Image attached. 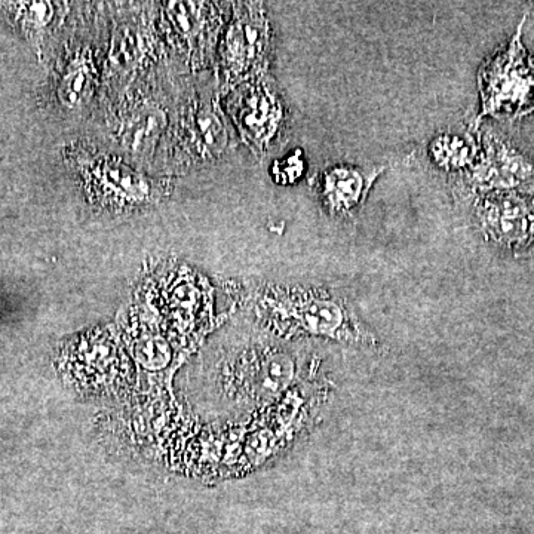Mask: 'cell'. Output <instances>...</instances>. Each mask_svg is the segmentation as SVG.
Returning a JSON list of instances; mask_svg holds the SVG:
<instances>
[{
  "label": "cell",
  "mask_w": 534,
  "mask_h": 534,
  "mask_svg": "<svg viewBox=\"0 0 534 534\" xmlns=\"http://www.w3.org/2000/svg\"><path fill=\"white\" fill-rule=\"evenodd\" d=\"M521 29L523 24L508 48L497 52L480 70V119H517L534 112V58L521 44Z\"/></svg>",
  "instance_id": "obj_1"
},
{
  "label": "cell",
  "mask_w": 534,
  "mask_h": 534,
  "mask_svg": "<svg viewBox=\"0 0 534 534\" xmlns=\"http://www.w3.org/2000/svg\"><path fill=\"white\" fill-rule=\"evenodd\" d=\"M266 308L282 327L342 342H371L343 300L325 291L278 294L267 297Z\"/></svg>",
  "instance_id": "obj_2"
},
{
  "label": "cell",
  "mask_w": 534,
  "mask_h": 534,
  "mask_svg": "<svg viewBox=\"0 0 534 534\" xmlns=\"http://www.w3.org/2000/svg\"><path fill=\"white\" fill-rule=\"evenodd\" d=\"M478 220L491 241L521 247L534 238V199L523 193H497L484 199Z\"/></svg>",
  "instance_id": "obj_3"
},
{
  "label": "cell",
  "mask_w": 534,
  "mask_h": 534,
  "mask_svg": "<svg viewBox=\"0 0 534 534\" xmlns=\"http://www.w3.org/2000/svg\"><path fill=\"white\" fill-rule=\"evenodd\" d=\"M269 24L259 5H244L236 12L224 48L230 75L239 78L262 64L269 46Z\"/></svg>",
  "instance_id": "obj_4"
},
{
  "label": "cell",
  "mask_w": 534,
  "mask_h": 534,
  "mask_svg": "<svg viewBox=\"0 0 534 534\" xmlns=\"http://www.w3.org/2000/svg\"><path fill=\"white\" fill-rule=\"evenodd\" d=\"M385 168L334 165L318 174L313 187L324 207L334 216H352L364 205L371 187Z\"/></svg>",
  "instance_id": "obj_5"
},
{
  "label": "cell",
  "mask_w": 534,
  "mask_h": 534,
  "mask_svg": "<svg viewBox=\"0 0 534 534\" xmlns=\"http://www.w3.org/2000/svg\"><path fill=\"white\" fill-rule=\"evenodd\" d=\"M233 112L245 140L259 150H266L284 121V110L266 84L245 85L236 94Z\"/></svg>",
  "instance_id": "obj_6"
},
{
  "label": "cell",
  "mask_w": 534,
  "mask_h": 534,
  "mask_svg": "<svg viewBox=\"0 0 534 534\" xmlns=\"http://www.w3.org/2000/svg\"><path fill=\"white\" fill-rule=\"evenodd\" d=\"M533 167L517 150L497 138H486V150L469 171V187L491 190L511 187L532 176Z\"/></svg>",
  "instance_id": "obj_7"
},
{
  "label": "cell",
  "mask_w": 534,
  "mask_h": 534,
  "mask_svg": "<svg viewBox=\"0 0 534 534\" xmlns=\"http://www.w3.org/2000/svg\"><path fill=\"white\" fill-rule=\"evenodd\" d=\"M431 156L445 170H460L477 162L478 149L460 135H438L432 141Z\"/></svg>",
  "instance_id": "obj_8"
},
{
  "label": "cell",
  "mask_w": 534,
  "mask_h": 534,
  "mask_svg": "<svg viewBox=\"0 0 534 534\" xmlns=\"http://www.w3.org/2000/svg\"><path fill=\"white\" fill-rule=\"evenodd\" d=\"M162 110L146 109L137 113L125 128L124 143L131 152L141 153L153 146L165 125Z\"/></svg>",
  "instance_id": "obj_9"
},
{
  "label": "cell",
  "mask_w": 534,
  "mask_h": 534,
  "mask_svg": "<svg viewBox=\"0 0 534 534\" xmlns=\"http://www.w3.org/2000/svg\"><path fill=\"white\" fill-rule=\"evenodd\" d=\"M98 181L103 184L107 192L121 195L122 198L130 199L131 201H144L149 195V186L143 177H138L133 174V171L127 170L122 165L104 164L103 167L98 168Z\"/></svg>",
  "instance_id": "obj_10"
},
{
  "label": "cell",
  "mask_w": 534,
  "mask_h": 534,
  "mask_svg": "<svg viewBox=\"0 0 534 534\" xmlns=\"http://www.w3.org/2000/svg\"><path fill=\"white\" fill-rule=\"evenodd\" d=\"M92 76L94 73H92L91 64L85 60L79 61L78 66L73 67L67 73L63 84H61V100L70 107L78 106V104L81 106L91 94L92 82H94Z\"/></svg>",
  "instance_id": "obj_11"
},
{
  "label": "cell",
  "mask_w": 534,
  "mask_h": 534,
  "mask_svg": "<svg viewBox=\"0 0 534 534\" xmlns=\"http://www.w3.org/2000/svg\"><path fill=\"white\" fill-rule=\"evenodd\" d=\"M303 171H305V162H303L302 153L296 152L288 156L287 159L276 162L272 173L278 183L291 184L299 180Z\"/></svg>",
  "instance_id": "obj_12"
}]
</instances>
